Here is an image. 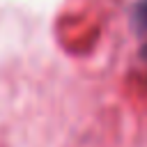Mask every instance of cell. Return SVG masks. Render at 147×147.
Masks as SVG:
<instances>
[{"label": "cell", "mask_w": 147, "mask_h": 147, "mask_svg": "<svg viewBox=\"0 0 147 147\" xmlns=\"http://www.w3.org/2000/svg\"><path fill=\"white\" fill-rule=\"evenodd\" d=\"M140 55H142V60H145V62H147V44H145V46H142V51H140Z\"/></svg>", "instance_id": "obj_2"}, {"label": "cell", "mask_w": 147, "mask_h": 147, "mask_svg": "<svg viewBox=\"0 0 147 147\" xmlns=\"http://www.w3.org/2000/svg\"><path fill=\"white\" fill-rule=\"evenodd\" d=\"M131 25L136 32H147V0H138L131 9Z\"/></svg>", "instance_id": "obj_1"}]
</instances>
